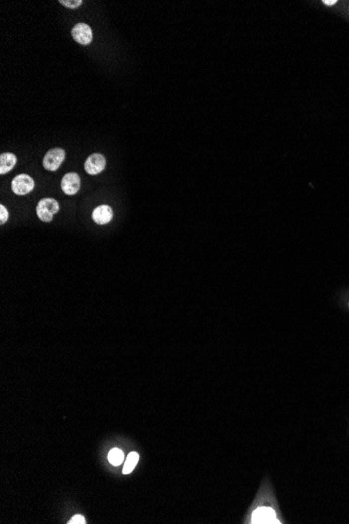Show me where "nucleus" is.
<instances>
[{
    "instance_id": "obj_15",
    "label": "nucleus",
    "mask_w": 349,
    "mask_h": 524,
    "mask_svg": "<svg viewBox=\"0 0 349 524\" xmlns=\"http://www.w3.org/2000/svg\"><path fill=\"white\" fill-rule=\"evenodd\" d=\"M336 2V0H325V1H323V3H325L326 5H334Z\"/></svg>"
},
{
    "instance_id": "obj_3",
    "label": "nucleus",
    "mask_w": 349,
    "mask_h": 524,
    "mask_svg": "<svg viewBox=\"0 0 349 524\" xmlns=\"http://www.w3.org/2000/svg\"><path fill=\"white\" fill-rule=\"evenodd\" d=\"M35 187V181L33 178L26 174H20L16 176L12 181V191L15 195L25 196L29 194Z\"/></svg>"
},
{
    "instance_id": "obj_14",
    "label": "nucleus",
    "mask_w": 349,
    "mask_h": 524,
    "mask_svg": "<svg viewBox=\"0 0 349 524\" xmlns=\"http://www.w3.org/2000/svg\"><path fill=\"white\" fill-rule=\"evenodd\" d=\"M68 523L69 524H84V523H86V522H85V518H84L82 515H76L75 517H72L70 519V521Z\"/></svg>"
},
{
    "instance_id": "obj_6",
    "label": "nucleus",
    "mask_w": 349,
    "mask_h": 524,
    "mask_svg": "<svg viewBox=\"0 0 349 524\" xmlns=\"http://www.w3.org/2000/svg\"><path fill=\"white\" fill-rule=\"evenodd\" d=\"M71 36L81 45H88L92 41V30L86 23H78L73 26Z\"/></svg>"
},
{
    "instance_id": "obj_7",
    "label": "nucleus",
    "mask_w": 349,
    "mask_h": 524,
    "mask_svg": "<svg viewBox=\"0 0 349 524\" xmlns=\"http://www.w3.org/2000/svg\"><path fill=\"white\" fill-rule=\"evenodd\" d=\"M252 523H279L276 518V513L271 508H258L252 516Z\"/></svg>"
},
{
    "instance_id": "obj_12",
    "label": "nucleus",
    "mask_w": 349,
    "mask_h": 524,
    "mask_svg": "<svg viewBox=\"0 0 349 524\" xmlns=\"http://www.w3.org/2000/svg\"><path fill=\"white\" fill-rule=\"evenodd\" d=\"M59 2L69 8H78L83 3L82 0H60Z\"/></svg>"
},
{
    "instance_id": "obj_11",
    "label": "nucleus",
    "mask_w": 349,
    "mask_h": 524,
    "mask_svg": "<svg viewBox=\"0 0 349 524\" xmlns=\"http://www.w3.org/2000/svg\"><path fill=\"white\" fill-rule=\"evenodd\" d=\"M123 452L118 448H114L108 454V460L113 466H119L123 462Z\"/></svg>"
},
{
    "instance_id": "obj_2",
    "label": "nucleus",
    "mask_w": 349,
    "mask_h": 524,
    "mask_svg": "<svg viewBox=\"0 0 349 524\" xmlns=\"http://www.w3.org/2000/svg\"><path fill=\"white\" fill-rule=\"evenodd\" d=\"M66 153L61 148H55L49 150L43 158V166L46 171L56 172L65 160Z\"/></svg>"
},
{
    "instance_id": "obj_13",
    "label": "nucleus",
    "mask_w": 349,
    "mask_h": 524,
    "mask_svg": "<svg viewBox=\"0 0 349 524\" xmlns=\"http://www.w3.org/2000/svg\"><path fill=\"white\" fill-rule=\"evenodd\" d=\"M7 220H8V211L3 204H1L0 205V224L3 225Z\"/></svg>"
},
{
    "instance_id": "obj_10",
    "label": "nucleus",
    "mask_w": 349,
    "mask_h": 524,
    "mask_svg": "<svg viewBox=\"0 0 349 524\" xmlns=\"http://www.w3.org/2000/svg\"><path fill=\"white\" fill-rule=\"evenodd\" d=\"M138 460H139V455L138 453L136 452H131L128 456V458H126V462L124 464V467H123V474H130L133 472V470L135 469L136 465L138 464Z\"/></svg>"
},
{
    "instance_id": "obj_4",
    "label": "nucleus",
    "mask_w": 349,
    "mask_h": 524,
    "mask_svg": "<svg viewBox=\"0 0 349 524\" xmlns=\"http://www.w3.org/2000/svg\"><path fill=\"white\" fill-rule=\"evenodd\" d=\"M81 187V178L77 173H67L62 178L61 188L63 193L67 196H75Z\"/></svg>"
},
{
    "instance_id": "obj_9",
    "label": "nucleus",
    "mask_w": 349,
    "mask_h": 524,
    "mask_svg": "<svg viewBox=\"0 0 349 524\" xmlns=\"http://www.w3.org/2000/svg\"><path fill=\"white\" fill-rule=\"evenodd\" d=\"M17 164V157L13 153H3L0 155V175L12 171Z\"/></svg>"
},
{
    "instance_id": "obj_5",
    "label": "nucleus",
    "mask_w": 349,
    "mask_h": 524,
    "mask_svg": "<svg viewBox=\"0 0 349 524\" xmlns=\"http://www.w3.org/2000/svg\"><path fill=\"white\" fill-rule=\"evenodd\" d=\"M106 167V158L100 153L91 154L84 164L86 173L91 176L101 174Z\"/></svg>"
},
{
    "instance_id": "obj_1",
    "label": "nucleus",
    "mask_w": 349,
    "mask_h": 524,
    "mask_svg": "<svg viewBox=\"0 0 349 524\" xmlns=\"http://www.w3.org/2000/svg\"><path fill=\"white\" fill-rule=\"evenodd\" d=\"M60 211V204L54 198H43L39 201L36 212L38 218L42 222L49 223L52 221V218Z\"/></svg>"
},
{
    "instance_id": "obj_8",
    "label": "nucleus",
    "mask_w": 349,
    "mask_h": 524,
    "mask_svg": "<svg viewBox=\"0 0 349 524\" xmlns=\"http://www.w3.org/2000/svg\"><path fill=\"white\" fill-rule=\"evenodd\" d=\"M91 217H92L94 223H97L99 225H105V224L109 223L112 220L113 211L109 205L102 204L93 209Z\"/></svg>"
}]
</instances>
